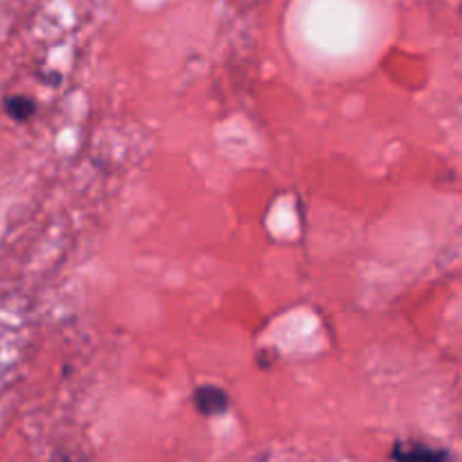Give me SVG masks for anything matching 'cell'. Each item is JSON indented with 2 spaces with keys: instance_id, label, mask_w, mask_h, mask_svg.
<instances>
[{
  "instance_id": "6da1fadb",
  "label": "cell",
  "mask_w": 462,
  "mask_h": 462,
  "mask_svg": "<svg viewBox=\"0 0 462 462\" xmlns=\"http://www.w3.org/2000/svg\"><path fill=\"white\" fill-rule=\"evenodd\" d=\"M391 458L395 462H449V451L433 449L422 442H395Z\"/></svg>"
},
{
  "instance_id": "7a4b0ae2",
  "label": "cell",
  "mask_w": 462,
  "mask_h": 462,
  "mask_svg": "<svg viewBox=\"0 0 462 462\" xmlns=\"http://www.w3.org/2000/svg\"><path fill=\"white\" fill-rule=\"evenodd\" d=\"M194 404H197L199 413L208 415V418H217L228 411L230 400L221 388L217 386H201L194 391Z\"/></svg>"
},
{
  "instance_id": "3957f363",
  "label": "cell",
  "mask_w": 462,
  "mask_h": 462,
  "mask_svg": "<svg viewBox=\"0 0 462 462\" xmlns=\"http://www.w3.org/2000/svg\"><path fill=\"white\" fill-rule=\"evenodd\" d=\"M5 111L9 117H14L16 122H25L34 116L36 104L34 99H30L27 95H12V97L5 99Z\"/></svg>"
},
{
  "instance_id": "277c9868",
  "label": "cell",
  "mask_w": 462,
  "mask_h": 462,
  "mask_svg": "<svg viewBox=\"0 0 462 462\" xmlns=\"http://www.w3.org/2000/svg\"><path fill=\"white\" fill-rule=\"evenodd\" d=\"M57 462H70L68 458H61V460H57Z\"/></svg>"
}]
</instances>
